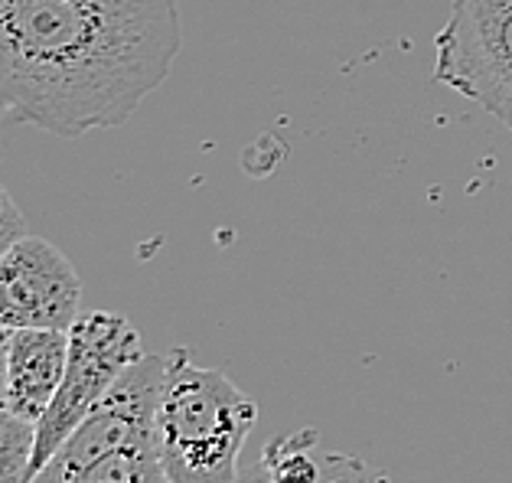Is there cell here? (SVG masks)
Returning <instances> with one entry per match:
<instances>
[{
    "instance_id": "1",
    "label": "cell",
    "mask_w": 512,
    "mask_h": 483,
    "mask_svg": "<svg viewBox=\"0 0 512 483\" xmlns=\"http://www.w3.org/2000/svg\"><path fill=\"white\" fill-rule=\"evenodd\" d=\"M180 46L177 0H0V108L59 138L118 128Z\"/></svg>"
},
{
    "instance_id": "7",
    "label": "cell",
    "mask_w": 512,
    "mask_h": 483,
    "mask_svg": "<svg viewBox=\"0 0 512 483\" xmlns=\"http://www.w3.org/2000/svg\"><path fill=\"white\" fill-rule=\"evenodd\" d=\"M69 363V330H10L7 399L4 408L27 421H40L53 405Z\"/></svg>"
},
{
    "instance_id": "5",
    "label": "cell",
    "mask_w": 512,
    "mask_h": 483,
    "mask_svg": "<svg viewBox=\"0 0 512 483\" xmlns=\"http://www.w3.org/2000/svg\"><path fill=\"white\" fill-rule=\"evenodd\" d=\"M82 307V281L53 242L23 235L0 255V327L69 330Z\"/></svg>"
},
{
    "instance_id": "3",
    "label": "cell",
    "mask_w": 512,
    "mask_h": 483,
    "mask_svg": "<svg viewBox=\"0 0 512 483\" xmlns=\"http://www.w3.org/2000/svg\"><path fill=\"white\" fill-rule=\"evenodd\" d=\"M144 356L141 333L121 314L95 311L82 314L69 327V363L53 405L36 421V448H33V477L53 461V454L66 444L85 415L105 399L111 386Z\"/></svg>"
},
{
    "instance_id": "8",
    "label": "cell",
    "mask_w": 512,
    "mask_h": 483,
    "mask_svg": "<svg viewBox=\"0 0 512 483\" xmlns=\"http://www.w3.org/2000/svg\"><path fill=\"white\" fill-rule=\"evenodd\" d=\"M30 483H170L157 454V435L98 451L59 448Z\"/></svg>"
},
{
    "instance_id": "4",
    "label": "cell",
    "mask_w": 512,
    "mask_h": 483,
    "mask_svg": "<svg viewBox=\"0 0 512 483\" xmlns=\"http://www.w3.org/2000/svg\"><path fill=\"white\" fill-rule=\"evenodd\" d=\"M434 79L512 131V0H454L434 36Z\"/></svg>"
},
{
    "instance_id": "6",
    "label": "cell",
    "mask_w": 512,
    "mask_h": 483,
    "mask_svg": "<svg viewBox=\"0 0 512 483\" xmlns=\"http://www.w3.org/2000/svg\"><path fill=\"white\" fill-rule=\"evenodd\" d=\"M232 483H392L366 457L330 448L317 428L271 438L255 464L239 470Z\"/></svg>"
},
{
    "instance_id": "9",
    "label": "cell",
    "mask_w": 512,
    "mask_h": 483,
    "mask_svg": "<svg viewBox=\"0 0 512 483\" xmlns=\"http://www.w3.org/2000/svg\"><path fill=\"white\" fill-rule=\"evenodd\" d=\"M33 448L36 425L0 405V483H30L33 480Z\"/></svg>"
},
{
    "instance_id": "12",
    "label": "cell",
    "mask_w": 512,
    "mask_h": 483,
    "mask_svg": "<svg viewBox=\"0 0 512 483\" xmlns=\"http://www.w3.org/2000/svg\"><path fill=\"white\" fill-rule=\"evenodd\" d=\"M0 111H4V108H0Z\"/></svg>"
},
{
    "instance_id": "2",
    "label": "cell",
    "mask_w": 512,
    "mask_h": 483,
    "mask_svg": "<svg viewBox=\"0 0 512 483\" xmlns=\"http://www.w3.org/2000/svg\"><path fill=\"white\" fill-rule=\"evenodd\" d=\"M157 399V454L170 483H232L258 405L222 369L173 350Z\"/></svg>"
},
{
    "instance_id": "11",
    "label": "cell",
    "mask_w": 512,
    "mask_h": 483,
    "mask_svg": "<svg viewBox=\"0 0 512 483\" xmlns=\"http://www.w3.org/2000/svg\"><path fill=\"white\" fill-rule=\"evenodd\" d=\"M7 359H10V330L0 327V405L7 399Z\"/></svg>"
},
{
    "instance_id": "10",
    "label": "cell",
    "mask_w": 512,
    "mask_h": 483,
    "mask_svg": "<svg viewBox=\"0 0 512 483\" xmlns=\"http://www.w3.org/2000/svg\"><path fill=\"white\" fill-rule=\"evenodd\" d=\"M23 235H27V222H23L17 203L10 200V193L4 190V183H0V255L17 239H23Z\"/></svg>"
}]
</instances>
